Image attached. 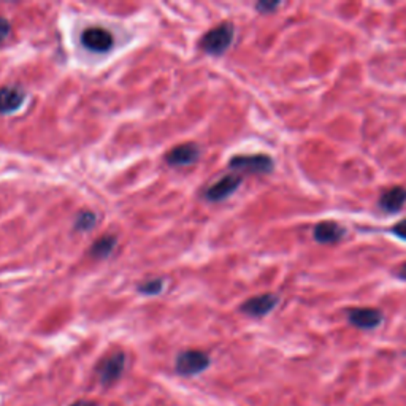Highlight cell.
Here are the masks:
<instances>
[{
	"label": "cell",
	"instance_id": "1",
	"mask_svg": "<svg viewBox=\"0 0 406 406\" xmlns=\"http://www.w3.org/2000/svg\"><path fill=\"white\" fill-rule=\"evenodd\" d=\"M235 29L230 23L219 24L218 27H214L209 32L203 35V38L200 41V48L208 54L219 56L222 53H226L230 45L234 41Z\"/></svg>",
	"mask_w": 406,
	"mask_h": 406
},
{
	"label": "cell",
	"instance_id": "2",
	"mask_svg": "<svg viewBox=\"0 0 406 406\" xmlns=\"http://www.w3.org/2000/svg\"><path fill=\"white\" fill-rule=\"evenodd\" d=\"M209 357L207 353L197 351V349H189V351L179 353L177 357V363H175V368L177 372L183 376H194L199 375L209 367Z\"/></svg>",
	"mask_w": 406,
	"mask_h": 406
},
{
	"label": "cell",
	"instance_id": "3",
	"mask_svg": "<svg viewBox=\"0 0 406 406\" xmlns=\"http://www.w3.org/2000/svg\"><path fill=\"white\" fill-rule=\"evenodd\" d=\"M125 367V355L121 351L111 353L107 357L99 362V365L95 368L97 378L103 384V386H111L121 378Z\"/></svg>",
	"mask_w": 406,
	"mask_h": 406
},
{
	"label": "cell",
	"instance_id": "4",
	"mask_svg": "<svg viewBox=\"0 0 406 406\" xmlns=\"http://www.w3.org/2000/svg\"><path fill=\"white\" fill-rule=\"evenodd\" d=\"M229 167L232 170L265 175L273 172V159L267 154H253V156H235L230 159Z\"/></svg>",
	"mask_w": 406,
	"mask_h": 406
},
{
	"label": "cell",
	"instance_id": "5",
	"mask_svg": "<svg viewBox=\"0 0 406 406\" xmlns=\"http://www.w3.org/2000/svg\"><path fill=\"white\" fill-rule=\"evenodd\" d=\"M81 43L86 50L94 53H108L115 45V38L102 27H89L81 35Z\"/></svg>",
	"mask_w": 406,
	"mask_h": 406
},
{
	"label": "cell",
	"instance_id": "6",
	"mask_svg": "<svg viewBox=\"0 0 406 406\" xmlns=\"http://www.w3.org/2000/svg\"><path fill=\"white\" fill-rule=\"evenodd\" d=\"M278 302L279 298L275 293H262V296H256L246 300L241 305V311L251 318H262L275 310Z\"/></svg>",
	"mask_w": 406,
	"mask_h": 406
},
{
	"label": "cell",
	"instance_id": "7",
	"mask_svg": "<svg viewBox=\"0 0 406 406\" xmlns=\"http://www.w3.org/2000/svg\"><path fill=\"white\" fill-rule=\"evenodd\" d=\"M348 321L362 330H372L382 322V313L376 308H353L348 311Z\"/></svg>",
	"mask_w": 406,
	"mask_h": 406
},
{
	"label": "cell",
	"instance_id": "8",
	"mask_svg": "<svg viewBox=\"0 0 406 406\" xmlns=\"http://www.w3.org/2000/svg\"><path fill=\"white\" fill-rule=\"evenodd\" d=\"M241 184V178L236 175H227L207 189V199L212 202H221L232 195Z\"/></svg>",
	"mask_w": 406,
	"mask_h": 406
},
{
	"label": "cell",
	"instance_id": "9",
	"mask_svg": "<svg viewBox=\"0 0 406 406\" xmlns=\"http://www.w3.org/2000/svg\"><path fill=\"white\" fill-rule=\"evenodd\" d=\"M346 230L333 221H322L313 229L314 240L321 244H335L345 236Z\"/></svg>",
	"mask_w": 406,
	"mask_h": 406
},
{
	"label": "cell",
	"instance_id": "10",
	"mask_svg": "<svg viewBox=\"0 0 406 406\" xmlns=\"http://www.w3.org/2000/svg\"><path fill=\"white\" fill-rule=\"evenodd\" d=\"M26 94L23 89L5 86L0 88V115H11L23 107Z\"/></svg>",
	"mask_w": 406,
	"mask_h": 406
},
{
	"label": "cell",
	"instance_id": "11",
	"mask_svg": "<svg viewBox=\"0 0 406 406\" xmlns=\"http://www.w3.org/2000/svg\"><path fill=\"white\" fill-rule=\"evenodd\" d=\"M197 157H199L197 146H195L194 143H184L167 152L165 160L169 165L184 167V165L194 164L195 160H197Z\"/></svg>",
	"mask_w": 406,
	"mask_h": 406
},
{
	"label": "cell",
	"instance_id": "12",
	"mask_svg": "<svg viewBox=\"0 0 406 406\" xmlns=\"http://www.w3.org/2000/svg\"><path fill=\"white\" fill-rule=\"evenodd\" d=\"M378 203L386 213H398L406 203V189L402 186L390 187L381 194Z\"/></svg>",
	"mask_w": 406,
	"mask_h": 406
},
{
	"label": "cell",
	"instance_id": "13",
	"mask_svg": "<svg viewBox=\"0 0 406 406\" xmlns=\"http://www.w3.org/2000/svg\"><path fill=\"white\" fill-rule=\"evenodd\" d=\"M116 236L113 235H103L100 236L99 240H97L93 248H90V256L95 257V259H105L108 257L111 253H113V249L116 248Z\"/></svg>",
	"mask_w": 406,
	"mask_h": 406
},
{
	"label": "cell",
	"instance_id": "14",
	"mask_svg": "<svg viewBox=\"0 0 406 406\" xmlns=\"http://www.w3.org/2000/svg\"><path fill=\"white\" fill-rule=\"evenodd\" d=\"M95 221H97V218H95L94 213H90V212L80 213L78 218H76V222H75V229L76 230H90L94 227Z\"/></svg>",
	"mask_w": 406,
	"mask_h": 406
},
{
	"label": "cell",
	"instance_id": "15",
	"mask_svg": "<svg viewBox=\"0 0 406 406\" xmlns=\"http://www.w3.org/2000/svg\"><path fill=\"white\" fill-rule=\"evenodd\" d=\"M162 286L164 283L160 281V279H152V281L138 286V291L146 293V296H156V293H160V291H162Z\"/></svg>",
	"mask_w": 406,
	"mask_h": 406
},
{
	"label": "cell",
	"instance_id": "16",
	"mask_svg": "<svg viewBox=\"0 0 406 406\" xmlns=\"http://www.w3.org/2000/svg\"><path fill=\"white\" fill-rule=\"evenodd\" d=\"M10 31H11V26L9 21H6L5 18H0V43H4V41L9 38Z\"/></svg>",
	"mask_w": 406,
	"mask_h": 406
},
{
	"label": "cell",
	"instance_id": "17",
	"mask_svg": "<svg viewBox=\"0 0 406 406\" xmlns=\"http://www.w3.org/2000/svg\"><path fill=\"white\" fill-rule=\"evenodd\" d=\"M392 234H394L397 238H400V240L406 241V219L395 224V226L392 227Z\"/></svg>",
	"mask_w": 406,
	"mask_h": 406
},
{
	"label": "cell",
	"instance_id": "18",
	"mask_svg": "<svg viewBox=\"0 0 406 406\" xmlns=\"http://www.w3.org/2000/svg\"><path fill=\"white\" fill-rule=\"evenodd\" d=\"M279 6V2H261L256 5V9L261 13H271L275 11Z\"/></svg>",
	"mask_w": 406,
	"mask_h": 406
},
{
	"label": "cell",
	"instance_id": "19",
	"mask_svg": "<svg viewBox=\"0 0 406 406\" xmlns=\"http://www.w3.org/2000/svg\"><path fill=\"white\" fill-rule=\"evenodd\" d=\"M70 406H99V405H97L95 402H90V400H78Z\"/></svg>",
	"mask_w": 406,
	"mask_h": 406
},
{
	"label": "cell",
	"instance_id": "20",
	"mask_svg": "<svg viewBox=\"0 0 406 406\" xmlns=\"http://www.w3.org/2000/svg\"><path fill=\"white\" fill-rule=\"evenodd\" d=\"M397 276L400 278V279H403V281H406V262L402 265L400 269H398V271H397Z\"/></svg>",
	"mask_w": 406,
	"mask_h": 406
}]
</instances>
